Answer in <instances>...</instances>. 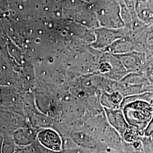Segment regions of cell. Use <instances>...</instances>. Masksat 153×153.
I'll return each instance as SVG.
<instances>
[{"label": "cell", "mask_w": 153, "mask_h": 153, "mask_svg": "<svg viewBox=\"0 0 153 153\" xmlns=\"http://www.w3.org/2000/svg\"><path fill=\"white\" fill-rule=\"evenodd\" d=\"M19 95L12 86L0 85V107L13 108V106L19 105Z\"/></svg>", "instance_id": "5"}, {"label": "cell", "mask_w": 153, "mask_h": 153, "mask_svg": "<svg viewBox=\"0 0 153 153\" xmlns=\"http://www.w3.org/2000/svg\"><path fill=\"white\" fill-rule=\"evenodd\" d=\"M3 142V137L0 136V153H2V145Z\"/></svg>", "instance_id": "12"}, {"label": "cell", "mask_w": 153, "mask_h": 153, "mask_svg": "<svg viewBox=\"0 0 153 153\" xmlns=\"http://www.w3.org/2000/svg\"><path fill=\"white\" fill-rule=\"evenodd\" d=\"M37 141L43 148L51 151L63 150V141L59 134L53 129H44L39 131Z\"/></svg>", "instance_id": "3"}, {"label": "cell", "mask_w": 153, "mask_h": 153, "mask_svg": "<svg viewBox=\"0 0 153 153\" xmlns=\"http://www.w3.org/2000/svg\"><path fill=\"white\" fill-rule=\"evenodd\" d=\"M107 115L110 124L123 136L129 128L124 115L118 110H107Z\"/></svg>", "instance_id": "6"}, {"label": "cell", "mask_w": 153, "mask_h": 153, "mask_svg": "<svg viewBox=\"0 0 153 153\" xmlns=\"http://www.w3.org/2000/svg\"><path fill=\"white\" fill-rule=\"evenodd\" d=\"M0 107V136H12L19 128L30 126L26 118L14 110Z\"/></svg>", "instance_id": "2"}, {"label": "cell", "mask_w": 153, "mask_h": 153, "mask_svg": "<svg viewBox=\"0 0 153 153\" xmlns=\"http://www.w3.org/2000/svg\"><path fill=\"white\" fill-rule=\"evenodd\" d=\"M77 153H78V152H77Z\"/></svg>", "instance_id": "13"}, {"label": "cell", "mask_w": 153, "mask_h": 153, "mask_svg": "<svg viewBox=\"0 0 153 153\" xmlns=\"http://www.w3.org/2000/svg\"><path fill=\"white\" fill-rule=\"evenodd\" d=\"M99 153H117L115 151H114L113 150H112L111 149H103L101 152H100Z\"/></svg>", "instance_id": "11"}, {"label": "cell", "mask_w": 153, "mask_h": 153, "mask_svg": "<svg viewBox=\"0 0 153 153\" xmlns=\"http://www.w3.org/2000/svg\"><path fill=\"white\" fill-rule=\"evenodd\" d=\"M33 147L35 149L36 153H77V152L74 151V150H62L60 152H53L45 148H43L36 140L33 145Z\"/></svg>", "instance_id": "8"}, {"label": "cell", "mask_w": 153, "mask_h": 153, "mask_svg": "<svg viewBox=\"0 0 153 153\" xmlns=\"http://www.w3.org/2000/svg\"><path fill=\"white\" fill-rule=\"evenodd\" d=\"M15 153H36L33 146L26 148H18Z\"/></svg>", "instance_id": "10"}, {"label": "cell", "mask_w": 153, "mask_h": 153, "mask_svg": "<svg viewBox=\"0 0 153 153\" xmlns=\"http://www.w3.org/2000/svg\"><path fill=\"white\" fill-rule=\"evenodd\" d=\"M18 148L13 140L12 136L3 137L2 153H15Z\"/></svg>", "instance_id": "7"}, {"label": "cell", "mask_w": 153, "mask_h": 153, "mask_svg": "<svg viewBox=\"0 0 153 153\" xmlns=\"http://www.w3.org/2000/svg\"><path fill=\"white\" fill-rule=\"evenodd\" d=\"M123 115L129 126L137 129L142 136L153 115V93L134 96L124 106Z\"/></svg>", "instance_id": "1"}, {"label": "cell", "mask_w": 153, "mask_h": 153, "mask_svg": "<svg viewBox=\"0 0 153 153\" xmlns=\"http://www.w3.org/2000/svg\"><path fill=\"white\" fill-rule=\"evenodd\" d=\"M38 132L31 126L19 128L12 135L13 140L18 148H23L33 146L37 140Z\"/></svg>", "instance_id": "4"}, {"label": "cell", "mask_w": 153, "mask_h": 153, "mask_svg": "<svg viewBox=\"0 0 153 153\" xmlns=\"http://www.w3.org/2000/svg\"><path fill=\"white\" fill-rule=\"evenodd\" d=\"M143 137L153 138V115L151 120L143 131Z\"/></svg>", "instance_id": "9"}]
</instances>
